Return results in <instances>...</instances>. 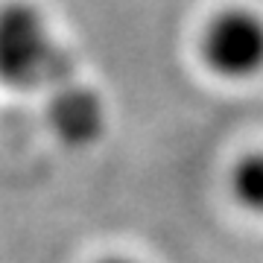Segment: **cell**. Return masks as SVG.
Returning a JSON list of instances; mask_svg holds the SVG:
<instances>
[{
  "mask_svg": "<svg viewBox=\"0 0 263 263\" xmlns=\"http://www.w3.org/2000/svg\"><path fill=\"white\" fill-rule=\"evenodd\" d=\"M0 82L21 94H44L47 120L67 146H91L105 135L103 97L85 82L44 12L27 0L0 6Z\"/></svg>",
  "mask_w": 263,
  "mask_h": 263,
  "instance_id": "obj_1",
  "label": "cell"
},
{
  "mask_svg": "<svg viewBox=\"0 0 263 263\" xmlns=\"http://www.w3.org/2000/svg\"><path fill=\"white\" fill-rule=\"evenodd\" d=\"M202 59L222 79L246 82L263 73V18L252 9H226L205 27Z\"/></svg>",
  "mask_w": 263,
  "mask_h": 263,
  "instance_id": "obj_2",
  "label": "cell"
},
{
  "mask_svg": "<svg viewBox=\"0 0 263 263\" xmlns=\"http://www.w3.org/2000/svg\"><path fill=\"white\" fill-rule=\"evenodd\" d=\"M228 184L237 205L263 219V152H252L237 161Z\"/></svg>",
  "mask_w": 263,
  "mask_h": 263,
  "instance_id": "obj_3",
  "label": "cell"
},
{
  "mask_svg": "<svg viewBox=\"0 0 263 263\" xmlns=\"http://www.w3.org/2000/svg\"><path fill=\"white\" fill-rule=\"evenodd\" d=\"M100 263H138V260H129V257H105Z\"/></svg>",
  "mask_w": 263,
  "mask_h": 263,
  "instance_id": "obj_4",
  "label": "cell"
}]
</instances>
